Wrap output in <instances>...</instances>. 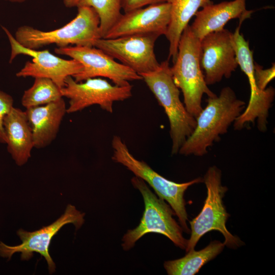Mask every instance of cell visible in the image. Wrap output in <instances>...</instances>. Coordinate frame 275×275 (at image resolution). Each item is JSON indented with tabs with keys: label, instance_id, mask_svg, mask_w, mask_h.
<instances>
[{
	"label": "cell",
	"instance_id": "obj_20",
	"mask_svg": "<svg viewBox=\"0 0 275 275\" xmlns=\"http://www.w3.org/2000/svg\"><path fill=\"white\" fill-rule=\"evenodd\" d=\"M63 98L60 88L52 80L35 77L34 82L24 92L21 104L26 108L45 105Z\"/></svg>",
	"mask_w": 275,
	"mask_h": 275
},
{
	"label": "cell",
	"instance_id": "obj_17",
	"mask_svg": "<svg viewBox=\"0 0 275 275\" xmlns=\"http://www.w3.org/2000/svg\"><path fill=\"white\" fill-rule=\"evenodd\" d=\"M3 126L8 151L18 166L23 165L34 148L32 131L25 111L13 107L4 117Z\"/></svg>",
	"mask_w": 275,
	"mask_h": 275
},
{
	"label": "cell",
	"instance_id": "obj_26",
	"mask_svg": "<svg viewBox=\"0 0 275 275\" xmlns=\"http://www.w3.org/2000/svg\"><path fill=\"white\" fill-rule=\"evenodd\" d=\"M11 3H23L27 0H5Z\"/></svg>",
	"mask_w": 275,
	"mask_h": 275
},
{
	"label": "cell",
	"instance_id": "obj_23",
	"mask_svg": "<svg viewBox=\"0 0 275 275\" xmlns=\"http://www.w3.org/2000/svg\"><path fill=\"white\" fill-rule=\"evenodd\" d=\"M13 102V99L11 95L0 90V143H6L3 120L4 117L14 107Z\"/></svg>",
	"mask_w": 275,
	"mask_h": 275
},
{
	"label": "cell",
	"instance_id": "obj_3",
	"mask_svg": "<svg viewBox=\"0 0 275 275\" xmlns=\"http://www.w3.org/2000/svg\"><path fill=\"white\" fill-rule=\"evenodd\" d=\"M200 58V40L188 24L180 37L177 56L170 70L175 84L183 93L186 110L196 119L203 109V95L205 94L208 97L216 95L206 83Z\"/></svg>",
	"mask_w": 275,
	"mask_h": 275
},
{
	"label": "cell",
	"instance_id": "obj_22",
	"mask_svg": "<svg viewBox=\"0 0 275 275\" xmlns=\"http://www.w3.org/2000/svg\"><path fill=\"white\" fill-rule=\"evenodd\" d=\"M275 77V64L270 68L263 69L262 66L254 62V78L256 87L260 90H264L267 85Z\"/></svg>",
	"mask_w": 275,
	"mask_h": 275
},
{
	"label": "cell",
	"instance_id": "obj_21",
	"mask_svg": "<svg viewBox=\"0 0 275 275\" xmlns=\"http://www.w3.org/2000/svg\"><path fill=\"white\" fill-rule=\"evenodd\" d=\"M78 6L90 7L97 12L100 19L102 38L122 14L121 0H79Z\"/></svg>",
	"mask_w": 275,
	"mask_h": 275
},
{
	"label": "cell",
	"instance_id": "obj_24",
	"mask_svg": "<svg viewBox=\"0 0 275 275\" xmlns=\"http://www.w3.org/2000/svg\"><path fill=\"white\" fill-rule=\"evenodd\" d=\"M169 0H121V9L124 13L143 8L144 6L168 2Z\"/></svg>",
	"mask_w": 275,
	"mask_h": 275
},
{
	"label": "cell",
	"instance_id": "obj_13",
	"mask_svg": "<svg viewBox=\"0 0 275 275\" xmlns=\"http://www.w3.org/2000/svg\"><path fill=\"white\" fill-rule=\"evenodd\" d=\"M232 33L227 29L209 33L200 40V65L207 85L229 78L238 66L232 41Z\"/></svg>",
	"mask_w": 275,
	"mask_h": 275
},
{
	"label": "cell",
	"instance_id": "obj_7",
	"mask_svg": "<svg viewBox=\"0 0 275 275\" xmlns=\"http://www.w3.org/2000/svg\"><path fill=\"white\" fill-rule=\"evenodd\" d=\"M131 182L143 196L145 210L139 225L135 228L129 230L124 235L122 244L123 250L131 249L137 240L149 233L163 235L175 245L185 250L187 240L183 236L181 227L173 217L175 214L173 210L164 200L156 196L141 178L134 176Z\"/></svg>",
	"mask_w": 275,
	"mask_h": 275
},
{
	"label": "cell",
	"instance_id": "obj_18",
	"mask_svg": "<svg viewBox=\"0 0 275 275\" xmlns=\"http://www.w3.org/2000/svg\"><path fill=\"white\" fill-rule=\"evenodd\" d=\"M171 6L170 21L165 35L169 42V58L176 60L181 34L190 19L200 8L212 4L211 0H169Z\"/></svg>",
	"mask_w": 275,
	"mask_h": 275
},
{
	"label": "cell",
	"instance_id": "obj_10",
	"mask_svg": "<svg viewBox=\"0 0 275 275\" xmlns=\"http://www.w3.org/2000/svg\"><path fill=\"white\" fill-rule=\"evenodd\" d=\"M84 215L85 213L78 211L75 206L68 204L64 214L50 225L34 232L20 229L17 233L22 241L21 244L9 246L0 241V256L10 260L14 253H20L21 260L28 261L33 256L34 253H39L45 258L49 272L52 274L56 269L48 251L52 238L67 224H72L79 229L84 222Z\"/></svg>",
	"mask_w": 275,
	"mask_h": 275
},
{
	"label": "cell",
	"instance_id": "obj_14",
	"mask_svg": "<svg viewBox=\"0 0 275 275\" xmlns=\"http://www.w3.org/2000/svg\"><path fill=\"white\" fill-rule=\"evenodd\" d=\"M169 2L149 5L125 12L108 31L103 38L135 35H165L170 21Z\"/></svg>",
	"mask_w": 275,
	"mask_h": 275
},
{
	"label": "cell",
	"instance_id": "obj_15",
	"mask_svg": "<svg viewBox=\"0 0 275 275\" xmlns=\"http://www.w3.org/2000/svg\"><path fill=\"white\" fill-rule=\"evenodd\" d=\"M252 12L246 9V0L212 3L196 13V18L190 26L194 35L201 40L209 33L224 29L231 19L248 18Z\"/></svg>",
	"mask_w": 275,
	"mask_h": 275
},
{
	"label": "cell",
	"instance_id": "obj_6",
	"mask_svg": "<svg viewBox=\"0 0 275 275\" xmlns=\"http://www.w3.org/2000/svg\"><path fill=\"white\" fill-rule=\"evenodd\" d=\"M112 146L113 149L112 159L126 167L135 176L148 183L159 198L167 201L178 217L183 231L189 233L190 230L186 223L188 216L184 195L188 187L202 182L203 178L199 177L181 183L170 181L158 174L144 161L135 158L118 135L113 136Z\"/></svg>",
	"mask_w": 275,
	"mask_h": 275
},
{
	"label": "cell",
	"instance_id": "obj_5",
	"mask_svg": "<svg viewBox=\"0 0 275 275\" xmlns=\"http://www.w3.org/2000/svg\"><path fill=\"white\" fill-rule=\"evenodd\" d=\"M203 182L207 188V196L200 213L191 221L190 237L187 240L185 251L195 250L199 240L206 233L217 230L224 237V243L230 249H237L244 244L237 237L227 229L226 224L229 214L223 204L224 198L228 188L222 184L221 171L216 166L208 168Z\"/></svg>",
	"mask_w": 275,
	"mask_h": 275
},
{
	"label": "cell",
	"instance_id": "obj_8",
	"mask_svg": "<svg viewBox=\"0 0 275 275\" xmlns=\"http://www.w3.org/2000/svg\"><path fill=\"white\" fill-rule=\"evenodd\" d=\"M132 88L130 84L113 85L105 79L96 77L88 78L84 82H76L69 76L65 80L61 92L63 97L69 99L67 113L80 111L95 104L112 113L115 102L124 101L131 97Z\"/></svg>",
	"mask_w": 275,
	"mask_h": 275
},
{
	"label": "cell",
	"instance_id": "obj_2",
	"mask_svg": "<svg viewBox=\"0 0 275 275\" xmlns=\"http://www.w3.org/2000/svg\"><path fill=\"white\" fill-rule=\"evenodd\" d=\"M77 9L76 16L60 28L44 31L22 25L17 29L14 38L24 47L36 50L50 44L58 47L94 46L102 38L99 16L92 7L78 6Z\"/></svg>",
	"mask_w": 275,
	"mask_h": 275
},
{
	"label": "cell",
	"instance_id": "obj_16",
	"mask_svg": "<svg viewBox=\"0 0 275 275\" xmlns=\"http://www.w3.org/2000/svg\"><path fill=\"white\" fill-rule=\"evenodd\" d=\"M66 110L63 98L45 105L26 108L34 148H44L56 139Z\"/></svg>",
	"mask_w": 275,
	"mask_h": 275
},
{
	"label": "cell",
	"instance_id": "obj_25",
	"mask_svg": "<svg viewBox=\"0 0 275 275\" xmlns=\"http://www.w3.org/2000/svg\"><path fill=\"white\" fill-rule=\"evenodd\" d=\"M63 1L66 7L73 8L77 7L79 0H63Z\"/></svg>",
	"mask_w": 275,
	"mask_h": 275
},
{
	"label": "cell",
	"instance_id": "obj_4",
	"mask_svg": "<svg viewBox=\"0 0 275 275\" xmlns=\"http://www.w3.org/2000/svg\"><path fill=\"white\" fill-rule=\"evenodd\" d=\"M140 75L168 118L172 154H176L194 130L196 119L187 112L180 99V91L173 81L169 59L160 63L156 70Z\"/></svg>",
	"mask_w": 275,
	"mask_h": 275
},
{
	"label": "cell",
	"instance_id": "obj_9",
	"mask_svg": "<svg viewBox=\"0 0 275 275\" xmlns=\"http://www.w3.org/2000/svg\"><path fill=\"white\" fill-rule=\"evenodd\" d=\"M57 54L78 61L82 65L81 72L72 77L76 82L88 78L103 77L116 85L130 84L129 81L142 80V77L129 67L118 63L102 50L94 46H68L56 47Z\"/></svg>",
	"mask_w": 275,
	"mask_h": 275
},
{
	"label": "cell",
	"instance_id": "obj_11",
	"mask_svg": "<svg viewBox=\"0 0 275 275\" xmlns=\"http://www.w3.org/2000/svg\"><path fill=\"white\" fill-rule=\"evenodd\" d=\"M2 28L7 36L11 46L9 63L18 55L30 56L32 61H28L18 71L17 77H46L52 80L60 88L65 86V80L73 77L82 70V65L78 61L66 60L56 56L48 50H38L29 49L20 45L10 31L5 26Z\"/></svg>",
	"mask_w": 275,
	"mask_h": 275
},
{
	"label": "cell",
	"instance_id": "obj_12",
	"mask_svg": "<svg viewBox=\"0 0 275 275\" xmlns=\"http://www.w3.org/2000/svg\"><path fill=\"white\" fill-rule=\"evenodd\" d=\"M159 36L135 35L106 39L101 38L94 44L97 47L140 75L156 70L160 63L154 53Z\"/></svg>",
	"mask_w": 275,
	"mask_h": 275
},
{
	"label": "cell",
	"instance_id": "obj_1",
	"mask_svg": "<svg viewBox=\"0 0 275 275\" xmlns=\"http://www.w3.org/2000/svg\"><path fill=\"white\" fill-rule=\"evenodd\" d=\"M207 105L196 118V127L180 147L178 153L187 156L205 155L209 147L227 132L232 123L245 107L229 87L224 88L219 96L208 97Z\"/></svg>",
	"mask_w": 275,
	"mask_h": 275
},
{
	"label": "cell",
	"instance_id": "obj_19",
	"mask_svg": "<svg viewBox=\"0 0 275 275\" xmlns=\"http://www.w3.org/2000/svg\"><path fill=\"white\" fill-rule=\"evenodd\" d=\"M224 242L211 241L204 249L187 252L184 257L164 263V267L169 275H194L208 262L215 258L224 249Z\"/></svg>",
	"mask_w": 275,
	"mask_h": 275
}]
</instances>
